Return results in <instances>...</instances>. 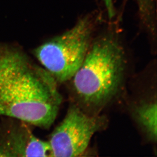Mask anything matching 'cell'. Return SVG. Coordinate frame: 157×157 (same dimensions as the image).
Returning <instances> with one entry per match:
<instances>
[{
    "instance_id": "obj_1",
    "label": "cell",
    "mask_w": 157,
    "mask_h": 157,
    "mask_svg": "<svg viewBox=\"0 0 157 157\" xmlns=\"http://www.w3.org/2000/svg\"><path fill=\"white\" fill-rule=\"evenodd\" d=\"M62 101L56 82L15 44L0 42V116L51 127Z\"/></svg>"
},
{
    "instance_id": "obj_2",
    "label": "cell",
    "mask_w": 157,
    "mask_h": 157,
    "mask_svg": "<svg viewBox=\"0 0 157 157\" xmlns=\"http://www.w3.org/2000/svg\"><path fill=\"white\" fill-rule=\"evenodd\" d=\"M126 59L124 48L113 35L104 36L92 42L71 79L80 105L96 111L110 102L124 82Z\"/></svg>"
},
{
    "instance_id": "obj_3",
    "label": "cell",
    "mask_w": 157,
    "mask_h": 157,
    "mask_svg": "<svg viewBox=\"0 0 157 157\" xmlns=\"http://www.w3.org/2000/svg\"><path fill=\"white\" fill-rule=\"evenodd\" d=\"M92 21L80 19L74 27L33 51L38 61L56 82L71 80L82 65L92 43Z\"/></svg>"
},
{
    "instance_id": "obj_4",
    "label": "cell",
    "mask_w": 157,
    "mask_h": 157,
    "mask_svg": "<svg viewBox=\"0 0 157 157\" xmlns=\"http://www.w3.org/2000/svg\"><path fill=\"white\" fill-rule=\"evenodd\" d=\"M104 116L86 113L80 106L72 105L60 124L51 135V156L76 157L86 150L92 137L104 129Z\"/></svg>"
},
{
    "instance_id": "obj_5",
    "label": "cell",
    "mask_w": 157,
    "mask_h": 157,
    "mask_svg": "<svg viewBox=\"0 0 157 157\" xmlns=\"http://www.w3.org/2000/svg\"><path fill=\"white\" fill-rule=\"evenodd\" d=\"M17 121L0 125V156H50L49 142L35 136L28 124Z\"/></svg>"
},
{
    "instance_id": "obj_6",
    "label": "cell",
    "mask_w": 157,
    "mask_h": 157,
    "mask_svg": "<svg viewBox=\"0 0 157 157\" xmlns=\"http://www.w3.org/2000/svg\"><path fill=\"white\" fill-rule=\"evenodd\" d=\"M133 116L149 140L157 141V102L142 101L134 108Z\"/></svg>"
},
{
    "instance_id": "obj_7",
    "label": "cell",
    "mask_w": 157,
    "mask_h": 157,
    "mask_svg": "<svg viewBox=\"0 0 157 157\" xmlns=\"http://www.w3.org/2000/svg\"><path fill=\"white\" fill-rule=\"evenodd\" d=\"M105 4L108 10L110 15H112L113 13V0H104Z\"/></svg>"
}]
</instances>
